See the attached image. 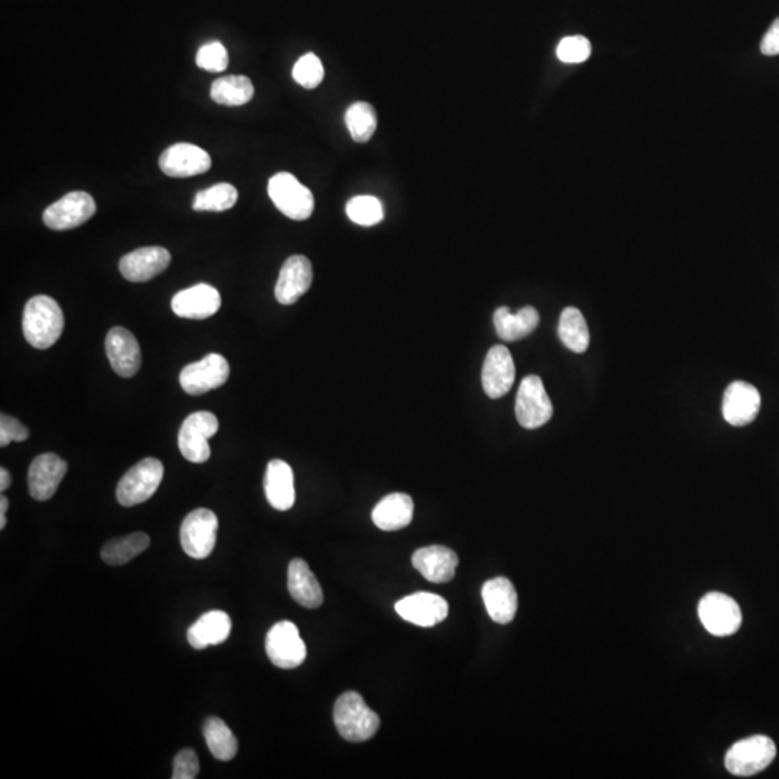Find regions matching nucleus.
I'll return each mask as SVG.
<instances>
[{"mask_svg":"<svg viewBox=\"0 0 779 779\" xmlns=\"http://www.w3.org/2000/svg\"><path fill=\"white\" fill-rule=\"evenodd\" d=\"M64 325L63 309L55 299L38 295L26 302L22 329L32 347L38 350L52 347L63 335Z\"/></svg>","mask_w":779,"mask_h":779,"instance_id":"nucleus-1","label":"nucleus"},{"mask_svg":"<svg viewBox=\"0 0 779 779\" xmlns=\"http://www.w3.org/2000/svg\"><path fill=\"white\" fill-rule=\"evenodd\" d=\"M334 723L345 741L360 743L376 735L380 717L365 704L360 693L347 692L335 702Z\"/></svg>","mask_w":779,"mask_h":779,"instance_id":"nucleus-2","label":"nucleus"},{"mask_svg":"<svg viewBox=\"0 0 779 779\" xmlns=\"http://www.w3.org/2000/svg\"><path fill=\"white\" fill-rule=\"evenodd\" d=\"M164 472V464L159 459H142L120 479L116 491L117 501L123 507L145 503L158 491Z\"/></svg>","mask_w":779,"mask_h":779,"instance_id":"nucleus-3","label":"nucleus"},{"mask_svg":"<svg viewBox=\"0 0 779 779\" xmlns=\"http://www.w3.org/2000/svg\"><path fill=\"white\" fill-rule=\"evenodd\" d=\"M777 756V746L768 736L756 735L736 742L725 756V767L736 777H752L767 769Z\"/></svg>","mask_w":779,"mask_h":779,"instance_id":"nucleus-4","label":"nucleus"},{"mask_svg":"<svg viewBox=\"0 0 779 779\" xmlns=\"http://www.w3.org/2000/svg\"><path fill=\"white\" fill-rule=\"evenodd\" d=\"M267 191L277 210L292 220H308L314 213L315 200L311 189L302 185L289 172H279L272 176Z\"/></svg>","mask_w":779,"mask_h":779,"instance_id":"nucleus-5","label":"nucleus"},{"mask_svg":"<svg viewBox=\"0 0 779 779\" xmlns=\"http://www.w3.org/2000/svg\"><path fill=\"white\" fill-rule=\"evenodd\" d=\"M218 432L214 413L197 412L189 415L179 429L178 446L182 456L192 464H204L210 459L208 440Z\"/></svg>","mask_w":779,"mask_h":779,"instance_id":"nucleus-6","label":"nucleus"},{"mask_svg":"<svg viewBox=\"0 0 779 779\" xmlns=\"http://www.w3.org/2000/svg\"><path fill=\"white\" fill-rule=\"evenodd\" d=\"M516 416L524 429H539L553 416V404L539 376L521 381L516 400Z\"/></svg>","mask_w":779,"mask_h":779,"instance_id":"nucleus-7","label":"nucleus"},{"mask_svg":"<svg viewBox=\"0 0 779 779\" xmlns=\"http://www.w3.org/2000/svg\"><path fill=\"white\" fill-rule=\"evenodd\" d=\"M218 518L207 508L189 513L181 526V544L192 559H207L217 543Z\"/></svg>","mask_w":779,"mask_h":779,"instance_id":"nucleus-8","label":"nucleus"},{"mask_svg":"<svg viewBox=\"0 0 779 779\" xmlns=\"http://www.w3.org/2000/svg\"><path fill=\"white\" fill-rule=\"evenodd\" d=\"M266 653L276 667L292 670L301 666L308 651L298 627L293 622L280 621L267 634Z\"/></svg>","mask_w":779,"mask_h":779,"instance_id":"nucleus-9","label":"nucleus"},{"mask_svg":"<svg viewBox=\"0 0 779 779\" xmlns=\"http://www.w3.org/2000/svg\"><path fill=\"white\" fill-rule=\"evenodd\" d=\"M699 618L703 627L716 637H729L739 631L742 612L738 602L725 593L710 592L699 604Z\"/></svg>","mask_w":779,"mask_h":779,"instance_id":"nucleus-10","label":"nucleus"},{"mask_svg":"<svg viewBox=\"0 0 779 779\" xmlns=\"http://www.w3.org/2000/svg\"><path fill=\"white\" fill-rule=\"evenodd\" d=\"M94 198L84 191H73L50 205L42 215L45 226L55 231L73 230L96 214Z\"/></svg>","mask_w":779,"mask_h":779,"instance_id":"nucleus-11","label":"nucleus"},{"mask_svg":"<svg viewBox=\"0 0 779 779\" xmlns=\"http://www.w3.org/2000/svg\"><path fill=\"white\" fill-rule=\"evenodd\" d=\"M228 377H230V365L226 358L220 354H208L197 363L184 367L179 376V383L185 393L201 396L224 386Z\"/></svg>","mask_w":779,"mask_h":779,"instance_id":"nucleus-12","label":"nucleus"},{"mask_svg":"<svg viewBox=\"0 0 779 779\" xmlns=\"http://www.w3.org/2000/svg\"><path fill=\"white\" fill-rule=\"evenodd\" d=\"M213 161L207 151L192 143H175L159 158V168L171 178H191L210 171Z\"/></svg>","mask_w":779,"mask_h":779,"instance_id":"nucleus-13","label":"nucleus"},{"mask_svg":"<svg viewBox=\"0 0 779 779\" xmlns=\"http://www.w3.org/2000/svg\"><path fill=\"white\" fill-rule=\"evenodd\" d=\"M67 462L55 453H42L29 466L28 488L34 500L48 501L54 497L67 474Z\"/></svg>","mask_w":779,"mask_h":779,"instance_id":"nucleus-14","label":"nucleus"},{"mask_svg":"<svg viewBox=\"0 0 779 779\" xmlns=\"http://www.w3.org/2000/svg\"><path fill=\"white\" fill-rule=\"evenodd\" d=\"M761 410V394L746 381H733L723 394V419L732 426L751 425Z\"/></svg>","mask_w":779,"mask_h":779,"instance_id":"nucleus-15","label":"nucleus"},{"mask_svg":"<svg viewBox=\"0 0 779 779\" xmlns=\"http://www.w3.org/2000/svg\"><path fill=\"white\" fill-rule=\"evenodd\" d=\"M314 269L308 257L296 254L289 257L280 269L275 296L282 305H293L311 289Z\"/></svg>","mask_w":779,"mask_h":779,"instance_id":"nucleus-16","label":"nucleus"},{"mask_svg":"<svg viewBox=\"0 0 779 779\" xmlns=\"http://www.w3.org/2000/svg\"><path fill=\"white\" fill-rule=\"evenodd\" d=\"M516 381L513 355L504 345H495L488 351L482 368V386L490 399H501Z\"/></svg>","mask_w":779,"mask_h":779,"instance_id":"nucleus-17","label":"nucleus"},{"mask_svg":"<svg viewBox=\"0 0 779 779\" xmlns=\"http://www.w3.org/2000/svg\"><path fill=\"white\" fill-rule=\"evenodd\" d=\"M396 611L404 621L417 627L430 628L448 618L449 605L442 596L419 592L397 602Z\"/></svg>","mask_w":779,"mask_h":779,"instance_id":"nucleus-18","label":"nucleus"},{"mask_svg":"<svg viewBox=\"0 0 779 779\" xmlns=\"http://www.w3.org/2000/svg\"><path fill=\"white\" fill-rule=\"evenodd\" d=\"M106 352L114 373L123 378L136 376L142 365L139 342L126 328H112L106 337Z\"/></svg>","mask_w":779,"mask_h":779,"instance_id":"nucleus-19","label":"nucleus"},{"mask_svg":"<svg viewBox=\"0 0 779 779\" xmlns=\"http://www.w3.org/2000/svg\"><path fill=\"white\" fill-rule=\"evenodd\" d=\"M171 263V253L164 247H142L127 253L119 263L120 273L129 282H149L161 275Z\"/></svg>","mask_w":779,"mask_h":779,"instance_id":"nucleus-20","label":"nucleus"},{"mask_svg":"<svg viewBox=\"0 0 779 779\" xmlns=\"http://www.w3.org/2000/svg\"><path fill=\"white\" fill-rule=\"evenodd\" d=\"M171 306L179 318L201 321L217 314L221 306V295L214 286L200 283L176 293Z\"/></svg>","mask_w":779,"mask_h":779,"instance_id":"nucleus-21","label":"nucleus"},{"mask_svg":"<svg viewBox=\"0 0 779 779\" xmlns=\"http://www.w3.org/2000/svg\"><path fill=\"white\" fill-rule=\"evenodd\" d=\"M413 566L423 578L433 583L451 582L459 565L458 554L445 546H428L416 550Z\"/></svg>","mask_w":779,"mask_h":779,"instance_id":"nucleus-22","label":"nucleus"},{"mask_svg":"<svg viewBox=\"0 0 779 779\" xmlns=\"http://www.w3.org/2000/svg\"><path fill=\"white\" fill-rule=\"evenodd\" d=\"M264 492L267 501L277 511H288L296 500L295 478L288 462L273 459L264 475Z\"/></svg>","mask_w":779,"mask_h":779,"instance_id":"nucleus-23","label":"nucleus"},{"mask_svg":"<svg viewBox=\"0 0 779 779\" xmlns=\"http://www.w3.org/2000/svg\"><path fill=\"white\" fill-rule=\"evenodd\" d=\"M482 599L492 621L510 624L518 609V596L513 583L507 578H495L482 586Z\"/></svg>","mask_w":779,"mask_h":779,"instance_id":"nucleus-24","label":"nucleus"},{"mask_svg":"<svg viewBox=\"0 0 779 779\" xmlns=\"http://www.w3.org/2000/svg\"><path fill=\"white\" fill-rule=\"evenodd\" d=\"M230 616L223 611H210L200 616L188 629V642L195 650H205L211 645H220L231 634Z\"/></svg>","mask_w":779,"mask_h":779,"instance_id":"nucleus-25","label":"nucleus"},{"mask_svg":"<svg viewBox=\"0 0 779 779\" xmlns=\"http://www.w3.org/2000/svg\"><path fill=\"white\" fill-rule=\"evenodd\" d=\"M288 589L293 601L298 602L303 608L316 609L324 604L321 585L305 560L295 559L290 562Z\"/></svg>","mask_w":779,"mask_h":779,"instance_id":"nucleus-26","label":"nucleus"},{"mask_svg":"<svg viewBox=\"0 0 779 779\" xmlns=\"http://www.w3.org/2000/svg\"><path fill=\"white\" fill-rule=\"evenodd\" d=\"M415 513L412 497L402 492L387 495L374 507L373 523L383 531H397L409 526Z\"/></svg>","mask_w":779,"mask_h":779,"instance_id":"nucleus-27","label":"nucleus"},{"mask_svg":"<svg viewBox=\"0 0 779 779\" xmlns=\"http://www.w3.org/2000/svg\"><path fill=\"white\" fill-rule=\"evenodd\" d=\"M540 315L533 306H526L513 314L507 306H501L494 314V327L503 341L514 342L528 337L539 327Z\"/></svg>","mask_w":779,"mask_h":779,"instance_id":"nucleus-28","label":"nucleus"},{"mask_svg":"<svg viewBox=\"0 0 779 779\" xmlns=\"http://www.w3.org/2000/svg\"><path fill=\"white\" fill-rule=\"evenodd\" d=\"M151 546L148 534L138 531L125 537H117L104 544L101 559L110 566H123L138 557Z\"/></svg>","mask_w":779,"mask_h":779,"instance_id":"nucleus-29","label":"nucleus"},{"mask_svg":"<svg viewBox=\"0 0 779 779\" xmlns=\"http://www.w3.org/2000/svg\"><path fill=\"white\" fill-rule=\"evenodd\" d=\"M559 338L565 344V347L576 354H583L589 348L591 335H589L588 324L585 316L578 308L569 306L560 315Z\"/></svg>","mask_w":779,"mask_h":779,"instance_id":"nucleus-30","label":"nucleus"},{"mask_svg":"<svg viewBox=\"0 0 779 779\" xmlns=\"http://www.w3.org/2000/svg\"><path fill=\"white\" fill-rule=\"evenodd\" d=\"M253 96L252 80L246 76L220 77L211 86V99L221 106H243L249 103Z\"/></svg>","mask_w":779,"mask_h":779,"instance_id":"nucleus-31","label":"nucleus"},{"mask_svg":"<svg viewBox=\"0 0 779 779\" xmlns=\"http://www.w3.org/2000/svg\"><path fill=\"white\" fill-rule=\"evenodd\" d=\"M204 736L208 749L218 761H231L237 755L239 742L226 723L218 717H210L205 722Z\"/></svg>","mask_w":779,"mask_h":779,"instance_id":"nucleus-32","label":"nucleus"},{"mask_svg":"<svg viewBox=\"0 0 779 779\" xmlns=\"http://www.w3.org/2000/svg\"><path fill=\"white\" fill-rule=\"evenodd\" d=\"M345 123L350 130L351 138L357 143L368 142L377 129V113L371 104L357 101L348 107L345 113Z\"/></svg>","mask_w":779,"mask_h":779,"instance_id":"nucleus-33","label":"nucleus"},{"mask_svg":"<svg viewBox=\"0 0 779 779\" xmlns=\"http://www.w3.org/2000/svg\"><path fill=\"white\" fill-rule=\"evenodd\" d=\"M239 200V191L234 185L221 182L213 187L204 189L195 195L192 208L195 211H214V213H223L230 210Z\"/></svg>","mask_w":779,"mask_h":779,"instance_id":"nucleus-34","label":"nucleus"},{"mask_svg":"<svg viewBox=\"0 0 779 779\" xmlns=\"http://www.w3.org/2000/svg\"><path fill=\"white\" fill-rule=\"evenodd\" d=\"M347 215L358 226H376L384 218L383 204L371 195H358L348 201Z\"/></svg>","mask_w":779,"mask_h":779,"instance_id":"nucleus-35","label":"nucleus"},{"mask_svg":"<svg viewBox=\"0 0 779 779\" xmlns=\"http://www.w3.org/2000/svg\"><path fill=\"white\" fill-rule=\"evenodd\" d=\"M324 76V65L312 52L299 58L298 63L293 67V78H295L296 83L303 88H309V90L318 87L324 80Z\"/></svg>","mask_w":779,"mask_h":779,"instance_id":"nucleus-36","label":"nucleus"},{"mask_svg":"<svg viewBox=\"0 0 779 779\" xmlns=\"http://www.w3.org/2000/svg\"><path fill=\"white\" fill-rule=\"evenodd\" d=\"M591 54V42L588 38L580 37V35L563 38L557 47V58L565 64L585 63Z\"/></svg>","mask_w":779,"mask_h":779,"instance_id":"nucleus-37","label":"nucleus"},{"mask_svg":"<svg viewBox=\"0 0 779 779\" xmlns=\"http://www.w3.org/2000/svg\"><path fill=\"white\" fill-rule=\"evenodd\" d=\"M197 65L210 73H223L228 67V52L221 42L202 45L197 54Z\"/></svg>","mask_w":779,"mask_h":779,"instance_id":"nucleus-38","label":"nucleus"},{"mask_svg":"<svg viewBox=\"0 0 779 779\" xmlns=\"http://www.w3.org/2000/svg\"><path fill=\"white\" fill-rule=\"evenodd\" d=\"M200 774V761L194 749H182L174 759V779H194Z\"/></svg>","mask_w":779,"mask_h":779,"instance_id":"nucleus-39","label":"nucleus"},{"mask_svg":"<svg viewBox=\"0 0 779 779\" xmlns=\"http://www.w3.org/2000/svg\"><path fill=\"white\" fill-rule=\"evenodd\" d=\"M29 438V430L15 417L0 416V446L6 448L12 442H25Z\"/></svg>","mask_w":779,"mask_h":779,"instance_id":"nucleus-40","label":"nucleus"},{"mask_svg":"<svg viewBox=\"0 0 779 779\" xmlns=\"http://www.w3.org/2000/svg\"><path fill=\"white\" fill-rule=\"evenodd\" d=\"M761 52L768 57L779 55V18L769 26L767 34L762 38Z\"/></svg>","mask_w":779,"mask_h":779,"instance_id":"nucleus-41","label":"nucleus"},{"mask_svg":"<svg viewBox=\"0 0 779 779\" xmlns=\"http://www.w3.org/2000/svg\"><path fill=\"white\" fill-rule=\"evenodd\" d=\"M12 475L6 468L0 469V491L5 492L11 487Z\"/></svg>","mask_w":779,"mask_h":779,"instance_id":"nucleus-42","label":"nucleus"},{"mask_svg":"<svg viewBox=\"0 0 779 779\" xmlns=\"http://www.w3.org/2000/svg\"><path fill=\"white\" fill-rule=\"evenodd\" d=\"M9 501L5 495L0 497V530L6 527V511H8Z\"/></svg>","mask_w":779,"mask_h":779,"instance_id":"nucleus-43","label":"nucleus"}]
</instances>
